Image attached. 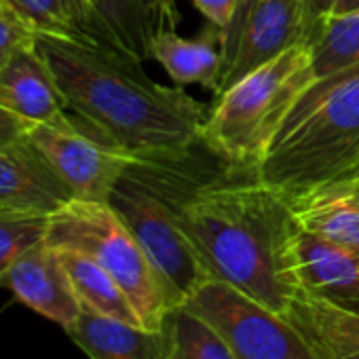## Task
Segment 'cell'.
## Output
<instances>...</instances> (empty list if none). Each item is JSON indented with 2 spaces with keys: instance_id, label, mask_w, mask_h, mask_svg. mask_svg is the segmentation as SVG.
Wrapping results in <instances>:
<instances>
[{
  "instance_id": "cell-1",
  "label": "cell",
  "mask_w": 359,
  "mask_h": 359,
  "mask_svg": "<svg viewBox=\"0 0 359 359\" xmlns=\"http://www.w3.org/2000/svg\"><path fill=\"white\" fill-rule=\"evenodd\" d=\"M66 108L118 150L146 163L187 161L201 144L208 108L182 87L146 76L140 57L91 36L39 32Z\"/></svg>"
},
{
  "instance_id": "cell-2",
  "label": "cell",
  "mask_w": 359,
  "mask_h": 359,
  "mask_svg": "<svg viewBox=\"0 0 359 359\" xmlns=\"http://www.w3.org/2000/svg\"><path fill=\"white\" fill-rule=\"evenodd\" d=\"M180 224L214 279L285 315L300 294L294 241L300 224L287 199L254 175L189 184L175 199Z\"/></svg>"
},
{
  "instance_id": "cell-3",
  "label": "cell",
  "mask_w": 359,
  "mask_h": 359,
  "mask_svg": "<svg viewBox=\"0 0 359 359\" xmlns=\"http://www.w3.org/2000/svg\"><path fill=\"white\" fill-rule=\"evenodd\" d=\"M254 175L290 205L359 184V64L300 95Z\"/></svg>"
},
{
  "instance_id": "cell-4",
  "label": "cell",
  "mask_w": 359,
  "mask_h": 359,
  "mask_svg": "<svg viewBox=\"0 0 359 359\" xmlns=\"http://www.w3.org/2000/svg\"><path fill=\"white\" fill-rule=\"evenodd\" d=\"M313 83L309 45L292 47L216 97L201 144L224 161L229 173H254L294 104Z\"/></svg>"
},
{
  "instance_id": "cell-5",
  "label": "cell",
  "mask_w": 359,
  "mask_h": 359,
  "mask_svg": "<svg viewBox=\"0 0 359 359\" xmlns=\"http://www.w3.org/2000/svg\"><path fill=\"white\" fill-rule=\"evenodd\" d=\"M180 163L135 161L108 199L156 271L171 309L214 279L177 218L175 199L187 184L184 173L175 171Z\"/></svg>"
},
{
  "instance_id": "cell-6",
  "label": "cell",
  "mask_w": 359,
  "mask_h": 359,
  "mask_svg": "<svg viewBox=\"0 0 359 359\" xmlns=\"http://www.w3.org/2000/svg\"><path fill=\"white\" fill-rule=\"evenodd\" d=\"M47 243L95 260L123 287L146 330H161L171 311L167 292L142 245L108 201L70 199L51 212Z\"/></svg>"
},
{
  "instance_id": "cell-7",
  "label": "cell",
  "mask_w": 359,
  "mask_h": 359,
  "mask_svg": "<svg viewBox=\"0 0 359 359\" xmlns=\"http://www.w3.org/2000/svg\"><path fill=\"white\" fill-rule=\"evenodd\" d=\"M182 309L205 319L235 359H315L300 330L222 279L205 281Z\"/></svg>"
},
{
  "instance_id": "cell-8",
  "label": "cell",
  "mask_w": 359,
  "mask_h": 359,
  "mask_svg": "<svg viewBox=\"0 0 359 359\" xmlns=\"http://www.w3.org/2000/svg\"><path fill=\"white\" fill-rule=\"evenodd\" d=\"M26 137L74 199L108 201L118 180L137 161L70 112L57 121L32 123Z\"/></svg>"
},
{
  "instance_id": "cell-9",
  "label": "cell",
  "mask_w": 359,
  "mask_h": 359,
  "mask_svg": "<svg viewBox=\"0 0 359 359\" xmlns=\"http://www.w3.org/2000/svg\"><path fill=\"white\" fill-rule=\"evenodd\" d=\"M306 28V0H254L241 26L235 57L218 85L216 97L245 74L277 60L296 45H304Z\"/></svg>"
},
{
  "instance_id": "cell-10",
  "label": "cell",
  "mask_w": 359,
  "mask_h": 359,
  "mask_svg": "<svg viewBox=\"0 0 359 359\" xmlns=\"http://www.w3.org/2000/svg\"><path fill=\"white\" fill-rule=\"evenodd\" d=\"M0 287L64 330L79 319L83 309L60 252L47 241L28 250L0 275Z\"/></svg>"
},
{
  "instance_id": "cell-11",
  "label": "cell",
  "mask_w": 359,
  "mask_h": 359,
  "mask_svg": "<svg viewBox=\"0 0 359 359\" xmlns=\"http://www.w3.org/2000/svg\"><path fill=\"white\" fill-rule=\"evenodd\" d=\"M294 266L300 292L340 306L359 300V252L332 243L304 229L294 241Z\"/></svg>"
},
{
  "instance_id": "cell-12",
  "label": "cell",
  "mask_w": 359,
  "mask_h": 359,
  "mask_svg": "<svg viewBox=\"0 0 359 359\" xmlns=\"http://www.w3.org/2000/svg\"><path fill=\"white\" fill-rule=\"evenodd\" d=\"M0 106L24 121L49 123L68 114L60 87L36 41L0 62Z\"/></svg>"
},
{
  "instance_id": "cell-13",
  "label": "cell",
  "mask_w": 359,
  "mask_h": 359,
  "mask_svg": "<svg viewBox=\"0 0 359 359\" xmlns=\"http://www.w3.org/2000/svg\"><path fill=\"white\" fill-rule=\"evenodd\" d=\"M74 199L28 137L0 148V208H34L53 212Z\"/></svg>"
},
{
  "instance_id": "cell-14",
  "label": "cell",
  "mask_w": 359,
  "mask_h": 359,
  "mask_svg": "<svg viewBox=\"0 0 359 359\" xmlns=\"http://www.w3.org/2000/svg\"><path fill=\"white\" fill-rule=\"evenodd\" d=\"M285 317L300 330L315 359H359V313L300 292Z\"/></svg>"
},
{
  "instance_id": "cell-15",
  "label": "cell",
  "mask_w": 359,
  "mask_h": 359,
  "mask_svg": "<svg viewBox=\"0 0 359 359\" xmlns=\"http://www.w3.org/2000/svg\"><path fill=\"white\" fill-rule=\"evenodd\" d=\"M66 334L89 359H165L163 327L146 330L85 306Z\"/></svg>"
},
{
  "instance_id": "cell-16",
  "label": "cell",
  "mask_w": 359,
  "mask_h": 359,
  "mask_svg": "<svg viewBox=\"0 0 359 359\" xmlns=\"http://www.w3.org/2000/svg\"><path fill=\"white\" fill-rule=\"evenodd\" d=\"M148 57H154L177 85L199 83L216 93L222 72V32L212 24L197 41H187L175 30L161 32L150 41Z\"/></svg>"
},
{
  "instance_id": "cell-17",
  "label": "cell",
  "mask_w": 359,
  "mask_h": 359,
  "mask_svg": "<svg viewBox=\"0 0 359 359\" xmlns=\"http://www.w3.org/2000/svg\"><path fill=\"white\" fill-rule=\"evenodd\" d=\"M55 250L60 252V258L81 300V306L131 325H142L137 311L133 309L131 300L127 298V294L110 273H106L95 260H91L89 256L76 250H66V248H55Z\"/></svg>"
},
{
  "instance_id": "cell-18",
  "label": "cell",
  "mask_w": 359,
  "mask_h": 359,
  "mask_svg": "<svg viewBox=\"0 0 359 359\" xmlns=\"http://www.w3.org/2000/svg\"><path fill=\"white\" fill-rule=\"evenodd\" d=\"M300 229L359 252V195L336 191L292 205Z\"/></svg>"
},
{
  "instance_id": "cell-19",
  "label": "cell",
  "mask_w": 359,
  "mask_h": 359,
  "mask_svg": "<svg viewBox=\"0 0 359 359\" xmlns=\"http://www.w3.org/2000/svg\"><path fill=\"white\" fill-rule=\"evenodd\" d=\"M306 45L315 81L359 64V9L323 18L311 30Z\"/></svg>"
},
{
  "instance_id": "cell-20",
  "label": "cell",
  "mask_w": 359,
  "mask_h": 359,
  "mask_svg": "<svg viewBox=\"0 0 359 359\" xmlns=\"http://www.w3.org/2000/svg\"><path fill=\"white\" fill-rule=\"evenodd\" d=\"M165 359H235L224 338L199 315L177 306L163 321Z\"/></svg>"
},
{
  "instance_id": "cell-21",
  "label": "cell",
  "mask_w": 359,
  "mask_h": 359,
  "mask_svg": "<svg viewBox=\"0 0 359 359\" xmlns=\"http://www.w3.org/2000/svg\"><path fill=\"white\" fill-rule=\"evenodd\" d=\"M121 45L127 53L148 57L150 41L161 32H173L180 24L175 0H118Z\"/></svg>"
},
{
  "instance_id": "cell-22",
  "label": "cell",
  "mask_w": 359,
  "mask_h": 359,
  "mask_svg": "<svg viewBox=\"0 0 359 359\" xmlns=\"http://www.w3.org/2000/svg\"><path fill=\"white\" fill-rule=\"evenodd\" d=\"M13 7L39 32L91 36L104 41L87 0H13Z\"/></svg>"
},
{
  "instance_id": "cell-23",
  "label": "cell",
  "mask_w": 359,
  "mask_h": 359,
  "mask_svg": "<svg viewBox=\"0 0 359 359\" xmlns=\"http://www.w3.org/2000/svg\"><path fill=\"white\" fill-rule=\"evenodd\" d=\"M51 212L34 208H0V275L20 256L47 241Z\"/></svg>"
},
{
  "instance_id": "cell-24",
  "label": "cell",
  "mask_w": 359,
  "mask_h": 359,
  "mask_svg": "<svg viewBox=\"0 0 359 359\" xmlns=\"http://www.w3.org/2000/svg\"><path fill=\"white\" fill-rule=\"evenodd\" d=\"M39 30L11 5L0 3V62L32 45Z\"/></svg>"
},
{
  "instance_id": "cell-25",
  "label": "cell",
  "mask_w": 359,
  "mask_h": 359,
  "mask_svg": "<svg viewBox=\"0 0 359 359\" xmlns=\"http://www.w3.org/2000/svg\"><path fill=\"white\" fill-rule=\"evenodd\" d=\"M87 3L93 9V15L97 20L104 41L123 49V45H121V3L118 0H87Z\"/></svg>"
},
{
  "instance_id": "cell-26",
  "label": "cell",
  "mask_w": 359,
  "mask_h": 359,
  "mask_svg": "<svg viewBox=\"0 0 359 359\" xmlns=\"http://www.w3.org/2000/svg\"><path fill=\"white\" fill-rule=\"evenodd\" d=\"M237 3L239 0H193V5L197 7V11L212 24L216 26L222 34L229 30L235 11H237Z\"/></svg>"
},
{
  "instance_id": "cell-27",
  "label": "cell",
  "mask_w": 359,
  "mask_h": 359,
  "mask_svg": "<svg viewBox=\"0 0 359 359\" xmlns=\"http://www.w3.org/2000/svg\"><path fill=\"white\" fill-rule=\"evenodd\" d=\"M254 0H239L237 3V11H235V18L229 26V30L222 34V72H220V81L224 76V72L229 70L233 57H235V49H237V41H239V34H241V26L245 22V15L250 11ZM220 85V83H218Z\"/></svg>"
},
{
  "instance_id": "cell-28",
  "label": "cell",
  "mask_w": 359,
  "mask_h": 359,
  "mask_svg": "<svg viewBox=\"0 0 359 359\" xmlns=\"http://www.w3.org/2000/svg\"><path fill=\"white\" fill-rule=\"evenodd\" d=\"M30 123L18 116L15 112L0 106V148L15 146L26 140Z\"/></svg>"
},
{
  "instance_id": "cell-29",
  "label": "cell",
  "mask_w": 359,
  "mask_h": 359,
  "mask_svg": "<svg viewBox=\"0 0 359 359\" xmlns=\"http://www.w3.org/2000/svg\"><path fill=\"white\" fill-rule=\"evenodd\" d=\"M332 7L334 0H306V39L311 34V30L315 28V24H319L323 18L332 15Z\"/></svg>"
},
{
  "instance_id": "cell-30",
  "label": "cell",
  "mask_w": 359,
  "mask_h": 359,
  "mask_svg": "<svg viewBox=\"0 0 359 359\" xmlns=\"http://www.w3.org/2000/svg\"><path fill=\"white\" fill-rule=\"evenodd\" d=\"M357 9H359V0H334L332 15H342V13H351Z\"/></svg>"
},
{
  "instance_id": "cell-31",
  "label": "cell",
  "mask_w": 359,
  "mask_h": 359,
  "mask_svg": "<svg viewBox=\"0 0 359 359\" xmlns=\"http://www.w3.org/2000/svg\"><path fill=\"white\" fill-rule=\"evenodd\" d=\"M346 309H351V311H357V313H359V300H357L355 304H351V306H346Z\"/></svg>"
},
{
  "instance_id": "cell-32",
  "label": "cell",
  "mask_w": 359,
  "mask_h": 359,
  "mask_svg": "<svg viewBox=\"0 0 359 359\" xmlns=\"http://www.w3.org/2000/svg\"><path fill=\"white\" fill-rule=\"evenodd\" d=\"M351 191H353V193H357V195H359V184H355V187H353V189H351Z\"/></svg>"
},
{
  "instance_id": "cell-33",
  "label": "cell",
  "mask_w": 359,
  "mask_h": 359,
  "mask_svg": "<svg viewBox=\"0 0 359 359\" xmlns=\"http://www.w3.org/2000/svg\"><path fill=\"white\" fill-rule=\"evenodd\" d=\"M0 3H7V5H11V7H13V0H0Z\"/></svg>"
}]
</instances>
